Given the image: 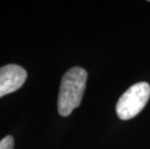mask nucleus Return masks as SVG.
Masks as SVG:
<instances>
[{
  "label": "nucleus",
  "mask_w": 150,
  "mask_h": 149,
  "mask_svg": "<svg viewBox=\"0 0 150 149\" xmlns=\"http://www.w3.org/2000/svg\"><path fill=\"white\" fill-rule=\"evenodd\" d=\"M87 72L83 68L73 67L68 70L61 80L58 94V112L61 116H68L81 103Z\"/></svg>",
  "instance_id": "f257e3e1"
},
{
  "label": "nucleus",
  "mask_w": 150,
  "mask_h": 149,
  "mask_svg": "<svg viewBox=\"0 0 150 149\" xmlns=\"http://www.w3.org/2000/svg\"><path fill=\"white\" fill-rule=\"evenodd\" d=\"M150 98V85L147 82L134 84L119 98L116 105L117 116L122 120H129L138 115L144 109Z\"/></svg>",
  "instance_id": "f03ea898"
},
{
  "label": "nucleus",
  "mask_w": 150,
  "mask_h": 149,
  "mask_svg": "<svg viewBox=\"0 0 150 149\" xmlns=\"http://www.w3.org/2000/svg\"><path fill=\"white\" fill-rule=\"evenodd\" d=\"M27 78L26 71L20 65L8 64L0 68V98L8 95L24 84Z\"/></svg>",
  "instance_id": "7ed1b4c3"
},
{
  "label": "nucleus",
  "mask_w": 150,
  "mask_h": 149,
  "mask_svg": "<svg viewBox=\"0 0 150 149\" xmlns=\"http://www.w3.org/2000/svg\"><path fill=\"white\" fill-rule=\"evenodd\" d=\"M14 138L12 136H7L0 141V149H14Z\"/></svg>",
  "instance_id": "20e7f679"
}]
</instances>
